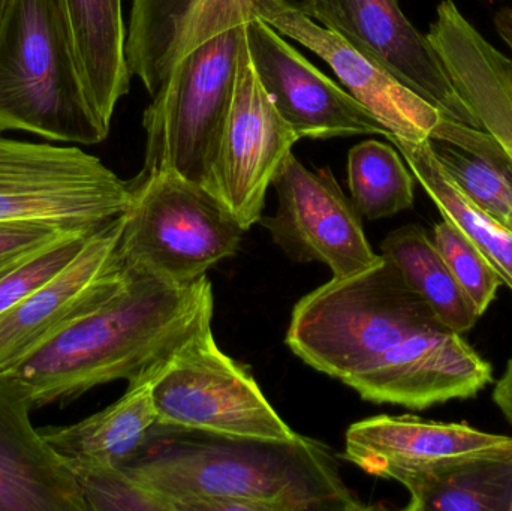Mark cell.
Here are the masks:
<instances>
[{"label":"cell","instance_id":"6","mask_svg":"<svg viewBox=\"0 0 512 511\" xmlns=\"http://www.w3.org/2000/svg\"><path fill=\"white\" fill-rule=\"evenodd\" d=\"M119 249L126 267L189 284L239 251L245 228L204 186L173 171L129 180Z\"/></svg>","mask_w":512,"mask_h":511},{"label":"cell","instance_id":"12","mask_svg":"<svg viewBox=\"0 0 512 511\" xmlns=\"http://www.w3.org/2000/svg\"><path fill=\"white\" fill-rule=\"evenodd\" d=\"M122 224L123 216L96 231L63 272L0 315V374L122 290Z\"/></svg>","mask_w":512,"mask_h":511},{"label":"cell","instance_id":"5","mask_svg":"<svg viewBox=\"0 0 512 511\" xmlns=\"http://www.w3.org/2000/svg\"><path fill=\"white\" fill-rule=\"evenodd\" d=\"M102 143L105 125L84 89L57 0H8L0 20V132Z\"/></svg>","mask_w":512,"mask_h":511},{"label":"cell","instance_id":"28","mask_svg":"<svg viewBox=\"0 0 512 511\" xmlns=\"http://www.w3.org/2000/svg\"><path fill=\"white\" fill-rule=\"evenodd\" d=\"M66 464L80 486L87 510L173 511L167 501L132 479L122 467L81 461Z\"/></svg>","mask_w":512,"mask_h":511},{"label":"cell","instance_id":"9","mask_svg":"<svg viewBox=\"0 0 512 511\" xmlns=\"http://www.w3.org/2000/svg\"><path fill=\"white\" fill-rule=\"evenodd\" d=\"M271 186L276 213L259 224L292 261H316L334 278H345L384 260L370 246L360 212L330 168L309 170L291 153Z\"/></svg>","mask_w":512,"mask_h":511},{"label":"cell","instance_id":"19","mask_svg":"<svg viewBox=\"0 0 512 511\" xmlns=\"http://www.w3.org/2000/svg\"><path fill=\"white\" fill-rule=\"evenodd\" d=\"M68 24L84 89L105 125L129 92L122 0H57Z\"/></svg>","mask_w":512,"mask_h":511},{"label":"cell","instance_id":"16","mask_svg":"<svg viewBox=\"0 0 512 511\" xmlns=\"http://www.w3.org/2000/svg\"><path fill=\"white\" fill-rule=\"evenodd\" d=\"M30 411L0 377V511H86L74 474L33 428Z\"/></svg>","mask_w":512,"mask_h":511},{"label":"cell","instance_id":"22","mask_svg":"<svg viewBox=\"0 0 512 511\" xmlns=\"http://www.w3.org/2000/svg\"><path fill=\"white\" fill-rule=\"evenodd\" d=\"M388 141L405 158L409 170L436 204L442 218L459 228L486 254L512 293V233L469 200L448 176L429 140L390 138Z\"/></svg>","mask_w":512,"mask_h":511},{"label":"cell","instance_id":"26","mask_svg":"<svg viewBox=\"0 0 512 511\" xmlns=\"http://www.w3.org/2000/svg\"><path fill=\"white\" fill-rule=\"evenodd\" d=\"M96 231L65 234L36 251L0 264V315L63 272Z\"/></svg>","mask_w":512,"mask_h":511},{"label":"cell","instance_id":"7","mask_svg":"<svg viewBox=\"0 0 512 511\" xmlns=\"http://www.w3.org/2000/svg\"><path fill=\"white\" fill-rule=\"evenodd\" d=\"M129 182L78 147L0 137V222H50L96 231L122 218Z\"/></svg>","mask_w":512,"mask_h":511},{"label":"cell","instance_id":"3","mask_svg":"<svg viewBox=\"0 0 512 511\" xmlns=\"http://www.w3.org/2000/svg\"><path fill=\"white\" fill-rule=\"evenodd\" d=\"M252 15L248 0H206L192 15L174 51L173 68L144 111L147 141L140 176L173 171L207 189Z\"/></svg>","mask_w":512,"mask_h":511},{"label":"cell","instance_id":"29","mask_svg":"<svg viewBox=\"0 0 512 511\" xmlns=\"http://www.w3.org/2000/svg\"><path fill=\"white\" fill-rule=\"evenodd\" d=\"M68 233H75V231L65 230L50 222H0V264L36 251Z\"/></svg>","mask_w":512,"mask_h":511},{"label":"cell","instance_id":"11","mask_svg":"<svg viewBox=\"0 0 512 511\" xmlns=\"http://www.w3.org/2000/svg\"><path fill=\"white\" fill-rule=\"evenodd\" d=\"M297 141L259 81L245 35L233 102L207 183L245 231L261 221L268 188Z\"/></svg>","mask_w":512,"mask_h":511},{"label":"cell","instance_id":"1","mask_svg":"<svg viewBox=\"0 0 512 511\" xmlns=\"http://www.w3.org/2000/svg\"><path fill=\"white\" fill-rule=\"evenodd\" d=\"M123 470L173 511L369 510L343 482L330 447L242 440L156 425Z\"/></svg>","mask_w":512,"mask_h":511},{"label":"cell","instance_id":"27","mask_svg":"<svg viewBox=\"0 0 512 511\" xmlns=\"http://www.w3.org/2000/svg\"><path fill=\"white\" fill-rule=\"evenodd\" d=\"M432 239L475 312L483 317L504 285L498 270L486 254L447 219L435 225Z\"/></svg>","mask_w":512,"mask_h":511},{"label":"cell","instance_id":"20","mask_svg":"<svg viewBox=\"0 0 512 511\" xmlns=\"http://www.w3.org/2000/svg\"><path fill=\"white\" fill-rule=\"evenodd\" d=\"M391 480L409 492L408 511H510L512 449L402 471Z\"/></svg>","mask_w":512,"mask_h":511},{"label":"cell","instance_id":"18","mask_svg":"<svg viewBox=\"0 0 512 511\" xmlns=\"http://www.w3.org/2000/svg\"><path fill=\"white\" fill-rule=\"evenodd\" d=\"M171 359L129 381L125 395L110 407L75 425L41 429L42 438L66 461L116 467L128 464L143 450L158 425L153 387Z\"/></svg>","mask_w":512,"mask_h":511},{"label":"cell","instance_id":"15","mask_svg":"<svg viewBox=\"0 0 512 511\" xmlns=\"http://www.w3.org/2000/svg\"><path fill=\"white\" fill-rule=\"evenodd\" d=\"M345 440L343 459L370 476L390 480L402 471L512 449V437L487 434L466 423L387 414L349 426Z\"/></svg>","mask_w":512,"mask_h":511},{"label":"cell","instance_id":"13","mask_svg":"<svg viewBox=\"0 0 512 511\" xmlns=\"http://www.w3.org/2000/svg\"><path fill=\"white\" fill-rule=\"evenodd\" d=\"M246 44L262 87L298 140L390 137L378 117L256 15L246 23Z\"/></svg>","mask_w":512,"mask_h":511},{"label":"cell","instance_id":"33","mask_svg":"<svg viewBox=\"0 0 512 511\" xmlns=\"http://www.w3.org/2000/svg\"><path fill=\"white\" fill-rule=\"evenodd\" d=\"M510 511H512V498H511V506H510Z\"/></svg>","mask_w":512,"mask_h":511},{"label":"cell","instance_id":"30","mask_svg":"<svg viewBox=\"0 0 512 511\" xmlns=\"http://www.w3.org/2000/svg\"><path fill=\"white\" fill-rule=\"evenodd\" d=\"M493 402L502 416L512 425V357L508 360L507 368L493 390Z\"/></svg>","mask_w":512,"mask_h":511},{"label":"cell","instance_id":"17","mask_svg":"<svg viewBox=\"0 0 512 511\" xmlns=\"http://www.w3.org/2000/svg\"><path fill=\"white\" fill-rule=\"evenodd\" d=\"M427 38L481 128L512 161V59L484 38L453 0H442Z\"/></svg>","mask_w":512,"mask_h":511},{"label":"cell","instance_id":"23","mask_svg":"<svg viewBox=\"0 0 512 511\" xmlns=\"http://www.w3.org/2000/svg\"><path fill=\"white\" fill-rule=\"evenodd\" d=\"M381 251L448 330L463 335L474 329L481 317L423 227L405 225L391 231Z\"/></svg>","mask_w":512,"mask_h":511},{"label":"cell","instance_id":"21","mask_svg":"<svg viewBox=\"0 0 512 511\" xmlns=\"http://www.w3.org/2000/svg\"><path fill=\"white\" fill-rule=\"evenodd\" d=\"M429 141L469 200L512 233V161L498 138L486 129L442 119Z\"/></svg>","mask_w":512,"mask_h":511},{"label":"cell","instance_id":"2","mask_svg":"<svg viewBox=\"0 0 512 511\" xmlns=\"http://www.w3.org/2000/svg\"><path fill=\"white\" fill-rule=\"evenodd\" d=\"M209 278L189 284L129 269L119 293L2 372L32 410L134 380L212 327Z\"/></svg>","mask_w":512,"mask_h":511},{"label":"cell","instance_id":"32","mask_svg":"<svg viewBox=\"0 0 512 511\" xmlns=\"http://www.w3.org/2000/svg\"><path fill=\"white\" fill-rule=\"evenodd\" d=\"M6 5H8V0H0V20H2Z\"/></svg>","mask_w":512,"mask_h":511},{"label":"cell","instance_id":"4","mask_svg":"<svg viewBox=\"0 0 512 511\" xmlns=\"http://www.w3.org/2000/svg\"><path fill=\"white\" fill-rule=\"evenodd\" d=\"M442 329L447 327L384 257L301 297L285 341L310 368L349 386L409 339Z\"/></svg>","mask_w":512,"mask_h":511},{"label":"cell","instance_id":"14","mask_svg":"<svg viewBox=\"0 0 512 511\" xmlns=\"http://www.w3.org/2000/svg\"><path fill=\"white\" fill-rule=\"evenodd\" d=\"M248 2L256 17L325 60L342 86L388 129V140H429L439 122L447 119L432 102L358 53L339 35L316 23L298 6L286 5L280 0Z\"/></svg>","mask_w":512,"mask_h":511},{"label":"cell","instance_id":"31","mask_svg":"<svg viewBox=\"0 0 512 511\" xmlns=\"http://www.w3.org/2000/svg\"><path fill=\"white\" fill-rule=\"evenodd\" d=\"M495 26L499 36L512 50V8H504L496 14Z\"/></svg>","mask_w":512,"mask_h":511},{"label":"cell","instance_id":"8","mask_svg":"<svg viewBox=\"0 0 512 511\" xmlns=\"http://www.w3.org/2000/svg\"><path fill=\"white\" fill-rule=\"evenodd\" d=\"M158 425L242 440L298 437L276 413L248 366L216 344L212 327L180 348L153 387Z\"/></svg>","mask_w":512,"mask_h":511},{"label":"cell","instance_id":"10","mask_svg":"<svg viewBox=\"0 0 512 511\" xmlns=\"http://www.w3.org/2000/svg\"><path fill=\"white\" fill-rule=\"evenodd\" d=\"M298 8L432 102L447 119L481 128L432 42L397 0H301Z\"/></svg>","mask_w":512,"mask_h":511},{"label":"cell","instance_id":"24","mask_svg":"<svg viewBox=\"0 0 512 511\" xmlns=\"http://www.w3.org/2000/svg\"><path fill=\"white\" fill-rule=\"evenodd\" d=\"M206 0H132L126 30V60L150 95L158 92L173 68L174 51L191 21ZM300 5L301 0H280Z\"/></svg>","mask_w":512,"mask_h":511},{"label":"cell","instance_id":"25","mask_svg":"<svg viewBox=\"0 0 512 511\" xmlns=\"http://www.w3.org/2000/svg\"><path fill=\"white\" fill-rule=\"evenodd\" d=\"M352 203L370 221L390 218L414 206L415 177L390 144L366 140L349 150Z\"/></svg>","mask_w":512,"mask_h":511}]
</instances>
